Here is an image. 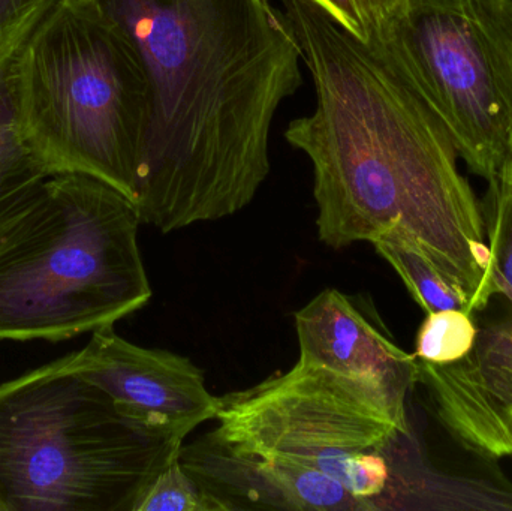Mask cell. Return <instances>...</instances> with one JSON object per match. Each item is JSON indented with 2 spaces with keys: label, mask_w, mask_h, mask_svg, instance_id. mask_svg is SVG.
Segmentation results:
<instances>
[{
  "label": "cell",
  "mask_w": 512,
  "mask_h": 511,
  "mask_svg": "<svg viewBox=\"0 0 512 511\" xmlns=\"http://www.w3.org/2000/svg\"><path fill=\"white\" fill-rule=\"evenodd\" d=\"M478 329L462 309L430 312L417 336L415 357L427 363H451L471 351Z\"/></svg>",
  "instance_id": "5bb4252c"
},
{
  "label": "cell",
  "mask_w": 512,
  "mask_h": 511,
  "mask_svg": "<svg viewBox=\"0 0 512 511\" xmlns=\"http://www.w3.org/2000/svg\"><path fill=\"white\" fill-rule=\"evenodd\" d=\"M418 383L460 443L486 458L512 456V318L478 330L456 362L418 360Z\"/></svg>",
  "instance_id": "9c48e42d"
},
{
  "label": "cell",
  "mask_w": 512,
  "mask_h": 511,
  "mask_svg": "<svg viewBox=\"0 0 512 511\" xmlns=\"http://www.w3.org/2000/svg\"><path fill=\"white\" fill-rule=\"evenodd\" d=\"M179 461L222 511H369L333 477L285 459L234 452L213 432L183 444Z\"/></svg>",
  "instance_id": "30bf717a"
},
{
  "label": "cell",
  "mask_w": 512,
  "mask_h": 511,
  "mask_svg": "<svg viewBox=\"0 0 512 511\" xmlns=\"http://www.w3.org/2000/svg\"><path fill=\"white\" fill-rule=\"evenodd\" d=\"M135 511H222L221 506L186 473L179 458L144 492Z\"/></svg>",
  "instance_id": "9a60e30c"
},
{
  "label": "cell",
  "mask_w": 512,
  "mask_h": 511,
  "mask_svg": "<svg viewBox=\"0 0 512 511\" xmlns=\"http://www.w3.org/2000/svg\"><path fill=\"white\" fill-rule=\"evenodd\" d=\"M137 207L96 177H47L0 245V341H66L140 311L152 297Z\"/></svg>",
  "instance_id": "5b68a950"
},
{
  "label": "cell",
  "mask_w": 512,
  "mask_h": 511,
  "mask_svg": "<svg viewBox=\"0 0 512 511\" xmlns=\"http://www.w3.org/2000/svg\"><path fill=\"white\" fill-rule=\"evenodd\" d=\"M59 0H0V77Z\"/></svg>",
  "instance_id": "e0dca14e"
},
{
  "label": "cell",
  "mask_w": 512,
  "mask_h": 511,
  "mask_svg": "<svg viewBox=\"0 0 512 511\" xmlns=\"http://www.w3.org/2000/svg\"><path fill=\"white\" fill-rule=\"evenodd\" d=\"M149 77L152 120L134 204L162 233L236 215L270 174L280 104L303 83L300 44L271 0H90Z\"/></svg>",
  "instance_id": "7a4b0ae2"
},
{
  "label": "cell",
  "mask_w": 512,
  "mask_h": 511,
  "mask_svg": "<svg viewBox=\"0 0 512 511\" xmlns=\"http://www.w3.org/2000/svg\"><path fill=\"white\" fill-rule=\"evenodd\" d=\"M186 438L123 414L66 354L0 384V511H135Z\"/></svg>",
  "instance_id": "277c9868"
},
{
  "label": "cell",
  "mask_w": 512,
  "mask_h": 511,
  "mask_svg": "<svg viewBox=\"0 0 512 511\" xmlns=\"http://www.w3.org/2000/svg\"><path fill=\"white\" fill-rule=\"evenodd\" d=\"M481 204L484 233L489 236L493 291L512 303V161L489 182Z\"/></svg>",
  "instance_id": "4fadbf2b"
},
{
  "label": "cell",
  "mask_w": 512,
  "mask_h": 511,
  "mask_svg": "<svg viewBox=\"0 0 512 511\" xmlns=\"http://www.w3.org/2000/svg\"><path fill=\"white\" fill-rule=\"evenodd\" d=\"M72 363L126 416L185 437L221 410L222 398L209 392L203 371L188 357L132 344L114 326L95 330L86 347L72 353Z\"/></svg>",
  "instance_id": "ba28073f"
},
{
  "label": "cell",
  "mask_w": 512,
  "mask_h": 511,
  "mask_svg": "<svg viewBox=\"0 0 512 511\" xmlns=\"http://www.w3.org/2000/svg\"><path fill=\"white\" fill-rule=\"evenodd\" d=\"M298 362L367 378L408 398L418 383V359L387 338L345 294L319 293L295 312Z\"/></svg>",
  "instance_id": "8fae6325"
},
{
  "label": "cell",
  "mask_w": 512,
  "mask_h": 511,
  "mask_svg": "<svg viewBox=\"0 0 512 511\" xmlns=\"http://www.w3.org/2000/svg\"><path fill=\"white\" fill-rule=\"evenodd\" d=\"M372 245L393 266L426 314L448 309H462L471 314L466 294L430 260L417 240L393 228L373 240Z\"/></svg>",
  "instance_id": "7c38bea8"
},
{
  "label": "cell",
  "mask_w": 512,
  "mask_h": 511,
  "mask_svg": "<svg viewBox=\"0 0 512 511\" xmlns=\"http://www.w3.org/2000/svg\"><path fill=\"white\" fill-rule=\"evenodd\" d=\"M364 42L382 41L402 0H309Z\"/></svg>",
  "instance_id": "2e32d148"
},
{
  "label": "cell",
  "mask_w": 512,
  "mask_h": 511,
  "mask_svg": "<svg viewBox=\"0 0 512 511\" xmlns=\"http://www.w3.org/2000/svg\"><path fill=\"white\" fill-rule=\"evenodd\" d=\"M387 41L487 182L512 161V0H402Z\"/></svg>",
  "instance_id": "8992f818"
},
{
  "label": "cell",
  "mask_w": 512,
  "mask_h": 511,
  "mask_svg": "<svg viewBox=\"0 0 512 511\" xmlns=\"http://www.w3.org/2000/svg\"><path fill=\"white\" fill-rule=\"evenodd\" d=\"M15 123L48 176L83 173L134 203L149 141V77L90 0H59L8 69Z\"/></svg>",
  "instance_id": "3957f363"
},
{
  "label": "cell",
  "mask_w": 512,
  "mask_h": 511,
  "mask_svg": "<svg viewBox=\"0 0 512 511\" xmlns=\"http://www.w3.org/2000/svg\"><path fill=\"white\" fill-rule=\"evenodd\" d=\"M213 434L234 452L315 468L345 488L355 456L408 434L406 398L367 378L297 362L245 392L222 396Z\"/></svg>",
  "instance_id": "52a82bcc"
},
{
  "label": "cell",
  "mask_w": 512,
  "mask_h": 511,
  "mask_svg": "<svg viewBox=\"0 0 512 511\" xmlns=\"http://www.w3.org/2000/svg\"><path fill=\"white\" fill-rule=\"evenodd\" d=\"M315 86L285 138L313 168L319 239L340 249L402 230L469 299L495 296L480 201L444 120L387 38L364 42L309 0H283Z\"/></svg>",
  "instance_id": "6da1fadb"
}]
</instances>
